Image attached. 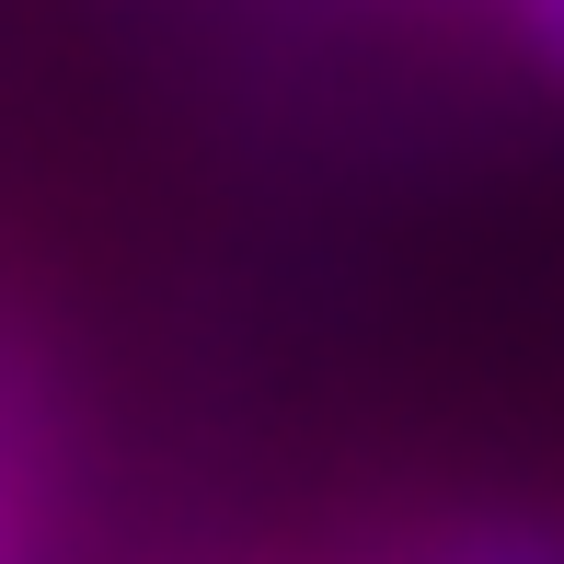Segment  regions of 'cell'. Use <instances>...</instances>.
Listing matches in <instances>:
<instances>
[{
    "label": "cell",
    "mask_w": 564,
    "mask_h": 564,
    "mask_svg": "<svg viewBox=\"0 0 564 564\" xmlns=\"http://www.w3.org/2000/svg\"><path fill=\"white\" fill-rule=\"evenodd\" d=\"M507 12H519V35L542 46V69H564V0H507Z\"/></svg>",
    "instance_id": "obj_2"
},
{
    "label": "cell",
    "mask_w": 564,
    "mask_h": 564,
    "mask_svg": "<svg viewBox=\"0 0 564 564\" xmlns=\"http://www.w3.org/2000/svg\"><path fill=\"white\" fill-rule=\"evenodd\" d=\"M0 564H23V507H12V473H0Z\"/></svg>",
    "instance_id": "obj_3"
},
{
    "label": "cell",
    "mask_w": 564,
    "mask_h": 564,
    "mask_svg": "<svg viewBox=\"0 0 564 564\" xmlns=\"http://www.w3.org/2000/svg\"><path fill=\"white\" fill-rule=\"evenodd\" d=\"M415 564H564V519H542V507H484V519L426 530Z\"/></svg>",
    "instance_id": "obj_1"
}]
</instances>
